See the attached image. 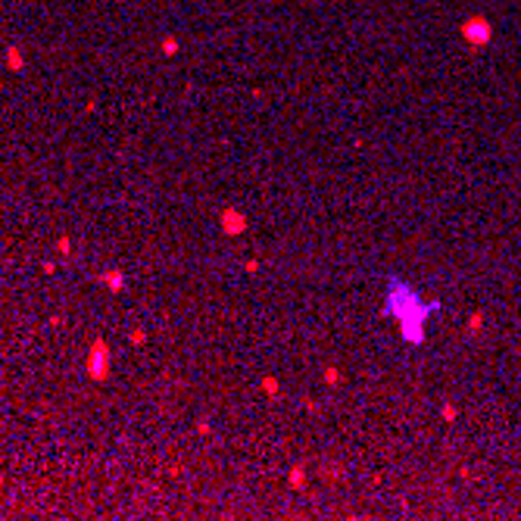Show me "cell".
<instances>
[{
    "mask_svg": "<svg viewBox=\"0 0 521 521\" xmlns=\"http://www.w3.org/2000/svg\"><path fill=\"white\" fill-rule=\"evenodd\" d=\"M437 309H440L437 300L424 303V300L418 297V291H415L412 284H406L403 278H396V275L387 278V300H384L381 315L396 318L399 334H403V340H406L409 346H421V343H424V325H428V318H431Z\"/></svg>",
    "mask_w": 521,
    "mask_h": 521,
    "instance_id": "cell-1",
    "label": "cell"
},
{
    "mask_svg": "<svg viewBox=\"0 0 521 521\" xmlns=\"http://www.w3.org/2000/svg\"><path fill=\"white\" fill-rule=\"evenodd\" d=\"M88 378L91 381H106L109 378V365H112V353H109V343L103 337H97L88 350Z\"/></svg>",
    "mask_w": 521,
    "mask_h": 521,
    "instance_id": "cell-2",
    "label": "cell"
},
{
    "mask_svg": "<svg viewBox=\"0 0 521 521\" xmlns=\"http://www.w3.org/2000/svg\"><path fill=\"white\" fill-rule=\"evenodd\" d=\"M219 228H222L225 237H240V234H247L250 222H247V216L240 213L237 206H225V209L219 213Z\"/></svg>",
    "mask_w": 521,
    "mask_h": 521,
    "instance_id": "cell-3",
    "label": "cell"
},
{
    "mask_svg": "<svg viewBox=\"0 0 521 521\" xmlns=\"http://www.w3.org/2000/svg\"><path fill=\"white\" fill-rule=\"evenodd\" d=\"M97 281H100L106 291L119 294V291H122V284H125V275H122V268H106V272L97 275Z\"/></svg>",
    "mask_w": 521,
    "mask_h": 521,
    "instance_id": "cell-4",
    "label": "cell"
},
{
    "mask_svg": "<svg viewBox=\"0 0 521 521\" xmlns=\"http://www.w3.org/2000/svg\"><path fill=\"white\" fill-rule=\"evenodd\" d=\"M462 34H465V37H471L474 44H484V41H487V34H490V28H487L484 22H465V25H462Z\"/></svg>",
    "mask_w": 521,
    "mask_h": 521,
    "instance_id": "cell-5",
    "label": "cell"
},
{
    "mask_svg": "<svg viewBox=\"0 0 521 521\" xmlns=\"http://www.w3.org/2000/svg\"><path fill=\"white\" fill-rule=\"evenodd\" d=\"M287 484L294 487V490H306V465H294L291 468V474H287Z\"/></svg>",
    "mask_w": 521,
    "mask_h": 521,
    "instance_id": "cell-6",
    "label": "cell"
},
{
    "mask_svg": "<svg viewBox=\"0 0 521 521\" xmlns=\"http://www.w3.org/2000/svg\"><path fill=\"white\" fill-rule=\"evenodd\" d=\"M259 387H262L265 396H278V393H281V381H278L275 375H265V378L259 381Z\"/></svg>",
    "mask_w": 521,
    "mask_h": 521,
    "instance_id": "cell-7",
    "label": "cell"
},
{
    "mask_svg": "<svg viewBox=\"0 0 521 521\" xmlns=\"http://www.w3.org/2000/svg\"><path fill=\"white\" fill-rule=\"evenodd\" d=\"M340 378H343V372H340L337 365H325V372H322V381H325L328 387H334V384H340Z\"/></svg>",
    "mask_w": 521,
    "mask_h": 521,
    "instance_id": "cell-8",
    "label": "cell"
},
{
    "mask_svg": "<svg viewBox=\"0 0 521 521\" xmlns=\"http://www.w3.org/2000/svg\"><path fill=\"white\" fill-rule=\"evenodd\" d=\"M465 328H468V334H480V328H484V312H471Z\"/></svg>",
    "mask_w": 521,
    "mask_h": 521,
    "instance_id": "cell-9",
    "label": "cell"
},
{
    "mask_svg": "<svg viewBox=\"0 0 521 521\" xmlns=\"http://www.w3.org/2000/svg\"><path fill=\"white\" fill-rule=\"evenodd\" d=\"M440 418H443V421H450V424H453V421L459 418V409H456L453 403H443V406H440Z\"/></svg>",
    "mask_w": 521,
    "mask_h": 521,
    "instance_id": "cell-10",
    "label": "cell"
},
{
    "mask_svg": "<svg viewBox=\"0 0 521 521\" xmlns=\"http://www.w3.org/2000/svg\"><path fill=\"white\" fill-rule=\"evenodd\" d=\"M128 340H131L134 346H144V343H147V331H144V328H134V331L128 334Z\"/></svg>",
    "mask_w": 521,
    "mask_h": 521,
    "instance_id": "cell-11",
    "label": "cell"
},
{
    "mask_svg": "<svg viewBox=\"0 0 521 521\" xmlns=\"http://www.w3.org/2000/svg\"><path fill=\"white\" fill-rule=\"evenodd\" d=\"M325 477H328V480H340V477H346V474H343V468H328Z\"/></svg>",
    "mask_w": 521,
    "mask_h": 521,
    "instance_id": "cell-12",
    "label": "cell"
},
{
    "mask_svg": "<svg viewBox=\"0 0 521 521\" xmlns=\"http://www.w3.org/2000/svg\"><path fill=\"white\" fill-rule=\"evenodd\" d=\"M56 250H60V253H69V250H72V240H69V237H60V240H56Z\"/></svg>",
    "mask_w": 521,
    "mask_h": 521,
    "instance_id": "cell-13",
    "label": "cell"
},
{
    "mask_svg": "<svg viewBox=\"0 0 521 521\" xmlns=\"http://www.w3.org/2000/svg\"><path fill=\"white\" fill-rule=\"evenodd\" d=\"M247 272L256 275V272H259V259H247Z\"/></svg>",
    "mask_w": 521,
    "mask_h": 521,
    "instance_id": "cell-14",
    "label": "cell"
},
{
    "mask_svg": "<svg viewBox=\"0 0 521 521\" xmlns=\"http://www.w3.org/2000/svg\"><path fill=\"white\" fill-rule=\"evenodd\" d=\"M197 434L206 437V434H209V421H197Z\"/></svg>",
    "mask_w": 521,
    "mask_h": 521,
    "instance_id": "cell-15",
    "label": "cell"
}]
</instances>
